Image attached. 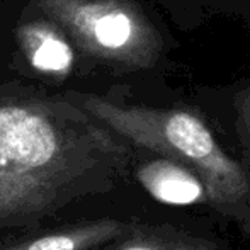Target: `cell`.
Masks as SVG:
<instances>
[{
  "instance_id": "6",
  "label": "cell",
  "mask_w": 250,
  "mask_h": 250,
  "mask_svg": "<svg viewBox=\"0 0 250 250\" xmlns=\"http://www.w3.org/2000/svg\"><path fill=\"white\" fill-rule=\"evenodd\" d=\"M97 250H233L227 242L198 237L174 225L131 223L116 240Z\"/></svg>"
},
{
  "instance_id": "1",
  "label": "cell",
  "mask_w": 250,
  "mask_h": 250,
  "mask_svg": "<svg viewBox=\"0 0 250 250\" xmlns=\"http://www.w3.org/2000/svg\"><path fill=\"white\" fill-rule=\"evenodd\" d=\"M135 146L68 96L0 97V231H29L129 170Z\"/></svg>"
},
{
  "instance_id": "4",
  "label": "cell",
  "mask_w": 250,
  "mask_h": 250,
  "mask_svg": "<svg viewBox=\"0 0 250 250\" xmlns=\"http://www.w3.org/2000/svg\"><path fill=\"white\" fill-rule=\"evenodd\" d=\"M135 179L158 203L174 206L208 204L213 208L211 192L199 172L179 160L162 155L146 158L133 168Z\"/></svg>"
},
{
  "instance_id": "2",
  "label": "cell",
  "mask_w": 250,
  "mask_h": 250,
  "mask_svg": "<svg viewBox=\"0 0 250 250\" xmlns=\"http://www.w3.org/2000/svg\"><path fill=\"white\" fill-rule=\"evenodd\" d=\"M66 96L135 148L179 160L203 175L213 209L250 237V172L216 142L203 119L184 109H153L109 101L96 94Z\"/></svg>"
},
{
  "instance_id": "7",
  "label": "cell",
  "mask_w": 250,
  "mask_h": 250,
  "mask_svg": "<svg viewBox=\"0 0 250 250\" xmlns=\"http://www.w3.org/2000/svg\"><path fill=\"white\" fill-rule=\"evenodd\" d=\"M19 41L24 55L40 72L65 75L72 68L73 51L65 41V33L51 21H33L21 26Z\"/></svg>"
},
{
  "instance_id": "3",
  "label": "cell",
  "mask_w": 250,
  "mask_h": 250,
  "mask_svg": "<svg viewBox=\"0 0 250 250\" xmlns=\"http://www.w3.org/2000/svg\"><path fill=\"white\" fill-rule=\"evenodd\" d=\"M44 19L83 53L128 68H150L162 50L160 34L129 0H34Z\"/></svg>"
},
{
  "instance_id": "8",
  "label": "cell",
  "mask_w": 250,
  "mask_h": 250,
  "mask_svg": "<svg viewBox=\"0 0 250 250\" xmlns=\"http://www.w3.org/2000/svg\"><path fill=\"white\" fill-rule=\"evenodd\" d=\"M237 107H238V114H240L242 125H244L245 131H247L249 138H250V90H245L238 96L237 99Z\"/></svg>"
},
{
  "instance_id": "5",
  "label": "cell",
  "mask_w": 250,
  "mask_h": 250,
  "mask_svg": "<svg viewBox=\"0 0 250 250\" xmlns=\"http://www.w3.org/2000/svg\"><path fill=\"white\" fill-rule=\"evenodd\" d=\"M129 225V221L114 218H97L62 227L34 228L17 240L3 244L0 250H97L121 237Z\"/></svg>"
}]
</instances>
